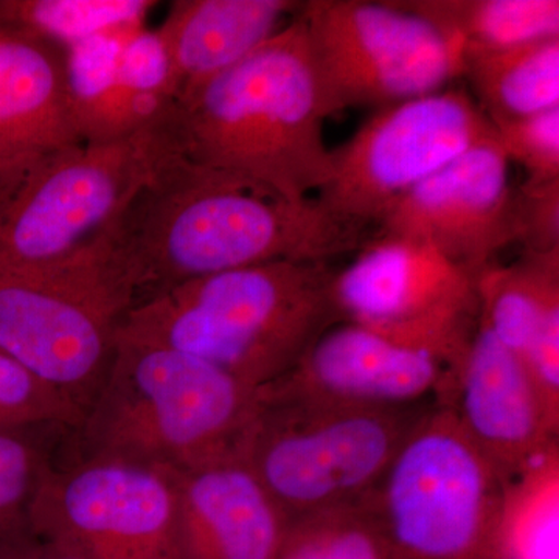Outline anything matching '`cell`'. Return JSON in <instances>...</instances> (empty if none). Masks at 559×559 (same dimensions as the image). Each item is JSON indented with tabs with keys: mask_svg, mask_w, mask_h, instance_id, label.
I'll list each match as a JSON object with an SVG mask.
<instances>
[{
	"mask_svg": "<svg viewBox=\"0 0 559 559\" xmlns=\"http://www.w3.org/2000/svg\"><path fill=\"white\" fill-rule=\"evenodd\" d=\"M378 235L439 250L477 277L518 242L516 189L498 139L460 156L414 187L378 224Z\"/></svg>",
	"mask_w": 559,
	"mask_h": 559,
	"instance_id": "13",
	"label": "cell"
},
{
	"mask_svg": "<svg viewBox=\"0 0 559 559\" xmlns=\"http://www.w3.org/2000/svg\"><path fill=\"white\" fill-rule=\"evenodd\" d=\"M120 95L128 132L148 127L176 105L170 55L157 28L128 36L120 58Z\"/></svg>",
	"mask_w": 559,
	"mask_h": 559,
	"instance_id": "27",
	"label": "cell"
},
{
	"mask_svg": "<svg viewBox=\"0 0 559 559\" xmlns=\"http://www.w3.org/2000/svg\"><path fill=\"white\" fill-rule=\"evenodd\" d=\"M326 263L274 261L189 280L132 305L117 340L186 353L261 389L341 322Z\"/></svg>",
	"mask_w": 559,
	"mask_h": 559,
	"instance_id": "3",
	"label": "cell"
},
{
	"mask_svg": "<svg viewBox=\"0 0 559 559\" xmlns=\"http://www.w3.org/2000/svg\"><path fill=\"white\" fill-rule=\"evenodd\" d=\"M170 469L128 460H55L33 500L31 528L91 559H179Z\"/></svg>",
	"mask_w": 559,
	"mask_h": 559,
	"instance_id": "12",
	"label": "cell"
},
{
	"mask_svg": "<svg viewBox=\"0 0 559 559\" xmlns=\"http://www.w3.org/2000/svg\"><path fill=\"white\" fill-rule=\"evenodd\" d=\"M495 559H559V444L507 480Z\"/></svg>",
	"mask_w": 559,
	"mask_h": 559,
	"instance_id": "22",
	"label": "cell"
},
{
	"mask_svg": "<svg viewBox=\"0 0 559 559\" xmlns=\"http://www.w3.org/2000/svg\"><path fill=\"white\" fill-rule=\"evenodd\" d=\"M507 480L432 404L362 506L401 559H495Z\"/></svg>",
	"mask_w": 559,
	"mask_h": 559,
	"instance_id": "7",
	"label": "cell"
},
{
	"mask_svg": "<svg viewBox=\"0 0 559 559\" xmlns=\"http://www.w3.org/2000/svg\"><path fill=\"white\" fill-rule=\"evenodd\" d=\"M330 114L300 17L173 109L187 160L264 197L310 200L329 182Z\"/></svg>",
	"mask_w": 559,
	"mask_h": 559,
	"instance_id": "2",
	"label": "cell"
},
{
	"mask_svg": "<svg viewBox=\"0 0 559 559\" xmlns=\"http://www.w3.org/2000/svg\"><path fill=\"white\" fill-rule=\"evenodd\" d=\"M176 156L171 109L124 138L47 157L0 190V267L49 271L97 255L135 194Z\"/></svg>",
	"mask_w": 559,
	"mask_h": 559,
	"instance_id": "5",
	"label": "cell"
},
{
	"mask_svg": "<svg viewBox=\"0 0 559 559\" xmlns=\"http://www.w3.org/2000/svg\"><path fill=\"white\" fill-rule=\"evenodd\" d=\"M448 407L506 480L559 444V414L527 366L484 323L477 322Z\"/></svg>",
	"mask_w": 559,
	"mask_h": 559,
	"instance_id": "15",
	"label": "cell"
},
{
	"mask_svg": "<svg viewBox=\"0 0 559 559\" xmlns=\"http://www.w3.org/2000/svg\"><path fill=\"white\" fill-rule=\"evenodd\" d=\"M457 371L425 349L337 322L312 342L278 380L259 389L270 400H307L362 407L440 404L454 395Z\"/></svg>",
	"mask_w": 559,
	"mask_h": 559,
	"instance_id": "14",
	"label": "cell"
},
{
	"mask_svg": "<svg viewBox=\"0 0 559 559\" xmlns=\"http://www.w3.org/2000/svg\"><path fill=\"white\" fill-rule=\"evenodd\" d=\"M290 0H178L159 31L170 55L176 105L193 97L299 13Z\"/></svg>",
	"mask_w": 559,
	"mask_h": 559,
	"instance_id": "19",
	"label": "cell"
},
{
	"mask_svg": "<svg viewBox=\"0 0 559 559\" xmlns=\"http://www.w3.org/2000/svg\"><path fill=\"white\" fill-rule=\"evenodd\" d=\"M151 0H0V22L64 50L146 27Z\"/></svg>",
	"mask_w": 559,
	"mask_h": 559,
	"instance_id": "23",
	"label": "cell"
},
{
	"mask_svg": "<svg viewBox=\"0 0 559 559\" xmlns=\"http://www.w3.org/2000/svg\"><path fill=\"white\" fill-rule=\"evenodd\" d=\"M179 559H275L289 518L240 451L171 471Z\"/></svg>",
	"mask_w": 559,
	"mask_h": 559,
	"instance_id": "16",
	"label": "cell"
},
{
	"mask_svg": "<svg viewBox=\"0 0 559 559\" xmlns=\"http://www.w3.org/2000/svg\"><path fill=\"white\" fill-rule=\"evenodd\" d=\"M495 140L491 121L463 91L377 109L344 145L331 150V175L318 200L367 229L378 227L423 180Z\"/></svg>",
	"mask_w": 559,
	"mask_h": 559,
	"instance_id": "10",
	"label": "cell"
},
{
	"mask_svg": "<svg viewBox=\"0 0 559 559\" xmlns=\"http://www.w3.org/2000/svg\"><path fill=\"white\" fill-rule=\"evenodd\" d=\"M369 229L316 200L289 202L173 157L135 194L102 245L110 274L139 304L189 280L358 252Z\"/></svg>",
	"mask_w": 559,
	"mask_h": 559,
	"instance_id": "1",
	"label": "cell"
},
{
	"mask_svg": "<svg viewBox=\"0 0 559 559\" xmlns=\"http://www.w3.org/2000/svg\"><path fill=\"white\" fill-rule=\"evenodd\" d=\"M509 164L520 165L527 182L559 180V108L492 123Z\"/></svg>",
	"mask_w": 559,
	"mask_h": 559,
	"instance_id": "29",
	"label": "cell"
},
{
	"mask_svg": "<svg viewBox=\"0 0 559 559\" xmlns=\"http://www.w3.org/2000/svg\"><path fill=\"white\" fill-rule=\"evenodd\" d=\"M358 252L334 272L341 322L432 353L459 373L479 322L476 277L411 238L378 235Z\"/></svg>",
	"mask_w": 559,
	"mask_h": 559,
	"instance_id": "11",
	"label": "cell"
},
{
	"mask_svg": "<svg viewBox=\"0 0 559 559\" xmlns=\"http://www.w3.org/2000/svg\"><path fill=\"white\" fill-rule=\"evenodd\" d=\"M132 297L102 255L49 271L0 267V349L86 414Z\"/></svg>",
	"mask_w": 559,
	"mask_h": 559,
	"instance_id": "9",
	"label": "cell"
},
{
	"mask_svg": "<svg viewBox=\"0 0 559 559\" xmlns=\"http://www.w3.org/2000/svg\"><path fill=\"white\" fill-rule=\"evenodd\" d=\"M518 242L524 252L559 250V180L527 182L516 189Z\"/></svg>",
	"mask_w": 559,
	"mask_h": 559,
	"instance_id": "30",
	"label": "cell"
},
{
	"mask_svg": "<svg viewBox=\"0 0 559 559\" xmlns=\"http://www.w3.org/2000/svg\"><path fill=\"white\" fill-rule=\"evenodd\" d=\"M491 123L559 108V38L465 51V73Z\"/></svg>",
	"mask_w": 559,
	"mask_h": 559,
	"instance_id": "20",
	"label": "cell"
},
{
	"mask_svg": "<svg viewBox=\"0 0 559 559\" xmlns=\"http://www.w3.org/2000/svg\"><path fill=\"white\" fill-rule=\"evenodd\" d=\"M465 51L502 50L559 38L558 0H406L399 2Z\"/></svg>",
	"mask_w": 559,
	"mask_h": 559,
	"instance_id": "21",
	"label": "cell"
},
{
	"mask_svg": "<svg viewBox=\"0 0 559 559\" xmlns=\"http://www.w3.org/2000/svg\"><path fill=\"white\" fill-rule=\"evenodd\" d=\"M430 406H345L259 393L238 451L289 520L344 509L369 498Z\"/></svg>",
	"mask_w": 559,
	"mask_h": 559,
	"instance_id": "6",
	"label": "cell"
},
{
	"mask_svg": "<svg viewBox=\"0 0 559 559\" xmlns=\"http://www.w3.org/2000/svg\"><path fill=\"white\" fill-rule=\"evenodd\" d=\"M297 16L330 117L437 94L465 73L462 40L399 2L308 0Z\"/></svg>",
	"mask_w": 559,
	"mask_h": 559,
	"instance_id": "8",
	"label": "cell"
},
{
	"mask_svg": "<svg viewBox=\"0 0 559 559\" xmlns=\"http://www.w3.org/2000/svg\"><path fill=\"white\" fill-rule=\"evenodd\" d=\"M72 430L0 426V546L31 533L33 500Z\"/></svg>",
	"mask_w": 559,
	"mask_h": 559,
	"instance_id": "25",
	"label": "cell"
},
{
	"mask_svg": "<svg viewBox=\"0 0 559 559\" xmlns=\"http://www.w3.org/2000/svg\"><path fill=\"white\" fill-rule=\"evenodd\" d=\"M134 32L100 36L62 50L70 114L81 142L132 134L124 127L119 70L124 40Z\"/></svg>",
	"mask_w": 559,
	"mask_h": 559,
	"instance_id": "24",
	"label": "cell"
},
{
	"mask_svg": "<svg viewBox=\"0 0 559 559\" xmlns=\"http://www.w3.org/2000/svg\"><path fill=\"white\" fill-rule=\"evenodd\" d=\"M76 143L62 50L0 22V190Z\"/></svg>",
	"mask_w": 559,
	"mask_h": 559,
	"instance_id": "17",
	"label": "cell"
},
{
	"mask_svg": "<svg viewBox=\"0 0 559 559\" xmlns=\"http://www.w3.org/2000/svg\"><path fill=\"white\" fill-rule=\"evenodd\" d=\"M259 389L176 349L117 340L116 355L79 428L73 457L182 469L237 450Z\"/></svg>",
	"mask_w": 559,
	"mask_h": 559,
	"instance_id": "4",
	"label": "cell"
},
{
	"mask_svg": "<svg viewBox=\"0 0 559 559\" xmlns=\"http://www.w3.org/2000/svg\"><path fill=\"white\" fill-rule=\"evenodd\" d=\"M479 322L527 366L559 414V250L524 252L476 277Z\"/></svg>",
	"mask_w": 559,
	"mask_h": 559,
	"instance_id": "18",
	"label": "cell"
},
{
	"mask_svg": "<svg viewBox=\"0 0 559 559\" xmlns=\"http://www.w3.org/2000/svg\"><path fill=\"white\" fill-rule=\"evenodd\" d=\"M275 559H401L362 502L293 518Z\"/></svg>",
	"mask_w": 559,
	"mask_h": 559,
	"instance_id": "26",
	"label": "cell"
},
{
	"mask_svg": "<svg viewBox=\"0 0 559 559\" xmlns=\"http://www.w3.org/2000/svg\"><path fill=\"white\" fill-rule=\"evenodd\" d=\"M83 412L60 390L0 349V426H61L75 430Z\"/></svg>",
	"mask_w": 559,
	"mask_h": 559,
	"instance_id": "28",
	"label": "cell"
},
{
	"mask_svg": "<svg viewBox=\"0 0 559 559\" xmlns=\"http://www.w3.org/2000/svg\"><path fill=\"white\" fill-rule=\"evenodd\" d=\"M0 559H91L81 551L43 538L35 533H25L20 538L0 546Z\"/></svg>",
	"mask_w": 559,
	"mask_h": 559,
	"instance_id": "31",
	"label": "cell"
}]
</instances>
